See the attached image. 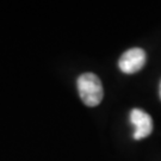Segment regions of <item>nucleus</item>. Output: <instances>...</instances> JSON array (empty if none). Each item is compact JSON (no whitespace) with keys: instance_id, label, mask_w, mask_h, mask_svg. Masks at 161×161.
Masks as SVG:
<instances>
[{"instance_id":"20e7f679","label":"nucleus","mask_w":161,"mask_h":161,"mask_svg":"<svg viewBox=\"0 0 161 161\" xmlns=\"http://www.w3.org/2000/svg\"><path fill=\"white\" fill-rule=\"evenodd\" d=\"M159 93H160V98H161V84H160V91H159Z\"/></svg>"},{"instance_id":"f03ea898","label":"nucleus","mask_w":161,"mask_h":161,"mask_svg":"<svg viewBox=\"0 0 161 161\" xmlns=\"http://www.w3.org/2000/svg\"><path fill=\"white\" fill-rule=\"evenodd\" d=\"M147 61V54L141 48H131L123 53L119 61L118 67L125 74H134L144 67Z\"/></svg>"},{"instance_id":"7ed1b4c3","label":"nucleus","mask_w":161,"mask_h":161,"mask_svg":"<svg viewBox=\"0 0 161 161\" xmlns=\"http://www.w3.org/2000/svg\"><path fill=\"white\" fill-rule=\"evenodd\" d=\"M130 122L134 125V138L141 140L149 136L153 131V121L147 112L141 109H132L130 112Z\"/></svg>"},{"instance_id":"f257e3e1","label":"nucleus","mask_w":161,"mask_h":161,"mask_svg":"<svg viewBox=\"0 0 161 161\" xmlns=\"http://www.w3.org/2000/svg\"><path fill=\"white\" fill-rule=\"evenodd\" d=\"M78 91L82 103L94 108L102 103L104 96L102 81L93 73H84L78 78Z\"/></svg>"}]
</instances>
